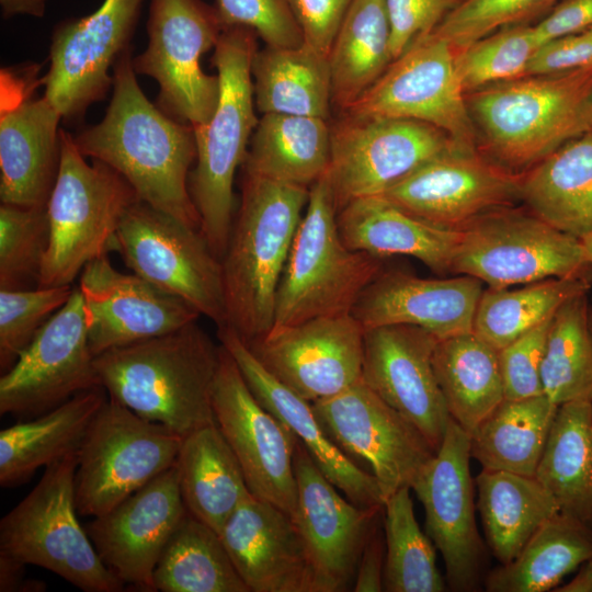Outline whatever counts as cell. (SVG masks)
Instances as JSON below:
<instances>
[{"instance_id": "6da1fadb", "label": "cell", "mask_w": 592, "mask_h": 592, "mask_svg": "<svg viewBox=\"0 0 592 592\" xmlns=\"http://www.w3.org/2000/svg\"><path fill=\"white\" fill-rule=\"evenodd\" d=\"M73 140L86 158L122 174L140 201L201 229L189 191L196 159L194 129L147 99L136 79L132 48L113 67V93L103 119Z\"/></svg>"}, {"instance_id": "7a4b0ae2", "label": "cell", "mask_w": 592, "mask_h": 592, "mask_svg": "<svg viewBox=\"0 0 592 592\" xmlns=\"http://www.w3.org/2000/svg\"><path fill=\"white\" fill-rule=\"evenodd\" d=\"M197 321L94 356L110 399L181 436L215 423L213 389L220 362Z\"/></svg>"}, {"instance_id": "3957f363", "label": "cell", "mask_w": 592, "mask_h": 592, "mask_svg": "<svg viewBox=\"0 0 592 592\" xmlns=\"http://www.w3.org/2000/svg\"><path fill=\"white\" fill-rule=\"evenodd\" d=\"M478 149L522 173L592 130V66L526 75L466 93Z\"/></svg>"}, {"instance_id": "277c9868", "label": "cell", "mask_w": 592, "mask_h": 592, "mask_svg": "<svg viewBox=\"0 0 592 592\" xmlns=\"http://www.w3.org/2000/svg\"><path fill=\"white\" fill-rule=\"evenodd\" d=\"M309 187L244 171L241 203L220 260L227 325L251 343L273 327L280 281Z\"/></svg>"}, {"instance_id": "5b68a950", "label": "cell", "mask_w": 592, "mask_h": 592, "mask_svg": "<svg viewBox=\"0 0 592 592\" xmlns=\"http://www.w3.org/2000/svg\"><path fill=\"white\" fill-rule=\"evenodd\" d=\"M257 37L254 31L241 26L221 31L212 58L219 79L218 102L210 119L193 127L196 166L190 172L189 191L201 231L219 260L234 225L235 174L259 122L251 72Z\"/></svg>"}, {"instance_id": "8992f818", "label": "cell", "mask_w": 592, "mask_h": 592, "mask_svg": "<svg viewBox=\"0 0 592 592\" xmlns=\"http://www.w3.org/2000/svg\"><path fill=\"white\" fill-rule=\"evenodd\" d=\"M337 216L326 172L309 187L280 281L272 329L352 312L361 294L384 269L383 259L345 246Z\"/></svg>"}, {"instance_id": "52a82bcc", "label": "cell", "mask_w": 592, "mask_h": 592, "mask_svg": "<svg viewBox=\"0 0 592 592\" xmlns=\"http://www.w3.org/2000/svg\"><path fill=\"white\" fill-rule=\"evenodd\" d=\"M139 197L128 181L99 160L90 164L61 129V159L46 205L49 243L37 286L70 285L92 260L114 249L115 235Z\"/></svg>"}, {"instance_id": "ba28073f", "label": "cell", "mask_w": 592, "mask_h": 592, "mask_svg": "<svg viewBox=\"0 0 592 592\" xmlns=\"http://www.w3.org/2000/svg\"><path fill=\"white\" fill-rule=\"evenodd\" d=\"M78 453L47 467L38 483L0 521V553L54 572L86 592H121L77 517Z\"/></svg>"}, {"instance_id": "9c48e42d", "label": "cell", "mask_w": 592, "mask_h": 592, "mask_svg": "<svg viewBox=\"0 0 592 592\" xmlns=\"http://www.w3.org/2000/svg\"><path fill=\"white\" fill-rule=\"evenodd\" d=\"M452 271L506 288L551 277L587 276L592 266L582 240L515 205L490 210L465 225Z\"/></svg>"}, {"instance_id": "30bf717a", "label": "cell", "mask_w": 592, "mask_h": 592, "mask_svg": "<svg viewBox=\"0 0 592 592\" xmlns=\"http://www.w3.org/2000/svg\"><path fill=\"white\" fill-rule=\"evenodd\" d=\"M183 436L107 398L78 452L79 515H102L172 467Z\"/></svg>"}, {"instance_id": "8fae6325", "label": "cell", "mask_w": 592, "mask_h": 592, "mask_svg": "<svg viewBox=\"0 0 592 592\" xmlns=\"http://www.w3.org/2000/svg\"><path fill=\"white\" fill-rule=\"evenodd\" d=\"M221 31L214 5L202 0H150L148 46L133 68L158 82L157 106L171 118L196 127L213 116L219 79L203 71L201 57Z\"/></svg>"}, {"instance_id": "7c38bea8", "label": "cell", "mask_w": 592, "mask_h": 592, "mask_svg": "<svg viewBox=\"0 0 592 592\" xmlns=\"http://www.w3.org/2000/svg\"><path fill=\"white\" fill-rule=\"evenodd\" d=\"M114 249L138 276L227 325L221 262L200 228L137 201L125 213Z\"/></svg>"}, {"instance_id": "4fadbf2b", "label": "cell", "mask_w": 592, "mask_h": 592, "mask_svg": "<svg viewBox=\"0 0 592 592\" xmlns=\"http://www.w3.org/2000/svg\"><path fill=\"white\" fill-rule=\"evenodd\" d=\"M327 171L338 212L348 203L380 196L421 164L457 146L428 123L340 113L330 123Z\"/></svg>"}, {"instance_id": "5bb4252c", "label": "cell", "mask_w": 592, "mask_h": 592, "mask_svg": "<svg viewBox=\"0 0 592 592\" xmlns=\"http://www.w3.org/2000/svg\"><path fill=\"white\" fill-rule=\"evenodd\" d=\"M413 119L433 125L459 147L478 149L455 50L433 32L415 39L344 112Z\"/></svg>"}, {"instance_id": "9a60e30c", "label": "cell", "mask_w": 592, "mask_h": 592, "mask_svg": "<svg viewBox=\"0 0 592 592\" xmlns=\"http://www.w3.org/2000/svg\"><path fill=\"white\" fill-rule=\"evenodd\" d=\"M80 291L37 331L0 378V413L37 417L99 387ZM102 387V386H101Z\"/></svg>"}, {"instance_id": "2e32d148", "label": "cell", "mask_w": 592, "mask_h": 592, "mask_svg": "<svg viewBox=\"0 0 592 592\" xmlns=\"http://www.w3.org/2000/svg\"><path fill=\"white\" fill-rule=\"evenodd\" d=\"M213 412L250 492L293 517L297 502L293 457L296 437L253 396L223 345L213 389Z\"/></svg>"}, {"instance_id": "e0dca14e", "label": "cell", "mask_w": 592, "mask_h": 592, "mask_svg": "<svg viewBox=\"0 0 592 592\" xmlns=\"http://www.w3.org/2000/svg\"><path fill=\"white\" fill-rule=\"evenodd\" d=\"M143 0H104L91 14L59 23L49 48L44 96L65 121L81 118L113 87L114 67L128 48Z\"/></svg>"}, {"instance_id": "ac0fdd59", "label": "cell", "mask_w": 592, "mask_h": 592, "mask_svg": "<svg viewBox=\"0 0 592 592\" xmlns=\"http://www.w3.org/2000/svg\"><path fill=\"white\" fill-rule=\"evenodd\" d=\"M38 67L1 70L0 200L2 204L46 207L61 159L60 113L35 98Z\"/></svg>"}, {"instance_id": "d6986e66", "label": "cell", "mask_w": 592, "mask_h": 592, "mask_svg": "<svg viewBox=\"0 0 592 592\" xmlns=\"http://www.w3.org/2000/svg\"><path fill=\"white\" fill-rule=\"evenodd\" d=\"M331 440L372 468L385 500L414 480L436 451L403 415L361 379L331 398L312 403Z\"/></svg>"}, {"instance_id": "ffe728a7", "label": "cell", "mask_w": 592, "mask_h": 592, "mask_svg": "<svg viewBox=\"0 0 592 592\" xmlns=\"http://www.w3.org/2000/svg\"><path fill=\"white\" fill-rule=\"evenodd\" d=\"M521 173L479 149L454 146L428 160L383 195L434 225L460 229L477 217L521 202Z\"/></svg>"}, {"instance_id": "44dd1931", "label": "cell", "mask_w": 592, "mask_h": 592, "mask_svg": "<svg viewBox=\"0 0 592 592\" xmlns=\"http://www.w3.org/2000/svg\"><path fill=\"white\" fill-rule=\"evenodd\" d=\"M470 457V435L451 419L440 448L411 487L424 509L425 533L443 557L447 587L462 592L476 590L485 559Z\"/></svg>"}, {"instance_id": "7402d4cb", "label": "cell", "mask_w": 592, "mask_h": 592, "mask_svg": "<svg viewBox=\"0 0 592 592\" xmlns=\"http://www.w3.org/2000/svg\"><path fill=\"white\" fill-rule=\"evenodd\" d=\"M365 329L352 312L271 329L244 343L282 384L314 403L362 379Z\"/></svg>"}, {"instance_id": "603a6c76", "label": "cell", "mask_w": 592, "mask_h": 592, "mask_svg": "<svg viewBox=\"0 0 592 592\" xmlns=\"http://www.w3.org/2000/svg\"><path fill=\"white\" fill-rule=\"evenodd\" d=\"M293 457L297 485L293 520L308 556L312 592L345 591L383 506L346 501L297 439Z\"/></svg>"}, {"instance_id": "cb8c5ba5", "label": "cell", "mask_w": 592, "mask_h": 592, "mask_svg": "<svg viewBox=\"0 0 592 592\" xmlns=\"http://www.w3.org/2000/svg\"><path fill=\"white\" fill-rule=\"evenodd\" d=\"M437 340L409 325L365 329L362 366L364 384L409 420L435 451L452 419L433 367Z\"/></svg>"}, {"instance_id": "d4e9b609", "label": "cell", "mask_w": 592, "mask_h": 592, "mask_svg": "<svg viewBox=\"0 0 592 592\" xmlns=\"http://www.w3.org/2000/svg\"><path fill=\"white\" fill-rule=\"evenodd\" d=\"M175 464L106 513L86 531L106 568L124 585L153 592V572L186 513Z\"/></svg>"}, {"instance_id": "484cf974", "label": "cell", "mask_w": 592, "mask_h": 592, "mask_svg": "<svg viewBox=\"0 0 592 592\" xmlns=\"http://www.w3.org/2000/svg\"><path fill=\"white\" fill-rule=\"evenodd\" d=\"M89 346L94 356L117 346L162 335L197 321L183 298L137 274L116 270L103 254L81 271Z\"/></svg>"}, {"instance_id": "4316f807", "label": "cell", "mask_w": 592, "mask_h": 592, "mask_svg": "<svg viewBox=\"0 0 592 592\" xmlns=\"http://www.w3.org/2000/svg\"><path fill=\"white\" fill-rule=\"evenodd\" d=\"M482 284L468 275L424 278L383 269L361 294L352 315L364 329L409 325L444 339L473 331Z\"/></svg>"}, {"instance_id": "83f0119b", "label": "cell", "mask_w": 592, "mask_h": 592, "mask_svg": "<svg viewBox=\"0 0 592 592\" xmlns=\"http://www.w3.org/2000/svg\"><path fill=\"white\" fill-rule=\"evenodd\" d=\"M219 343L235 360L258 401L305 446L321 473L348 500L363 508L383 506L373 474L364 471L328 435L312 403L276 379L228 325L217 328Z\"/></svg>"}, {"instance_id": "f1b7e54d", "label": "cell", "mask_w": 592, "mask_h": 592, "mask_svg": "<svg viewBox=\"0 0 592 592\" xmlns=\"http://www.w3.org/2000/svg\"><path fill=\"white\" fill-rule=\"evenodd\" d=\"M219 536L249 592H312L299 531L278 506L249 494Z\"/></svg>"}, {"instance_id": "f546056e", "label": "cell", "mask_w": 592, "mask_h": 592, "mask_svg": "<svg viewBox=\"0 0 592 592\" xmlns=\"http://www.w3.org/2000/svg\"><path fill=\"white\" fill-rule=\"evenodd\" d=\"M338 230L352 250L384 259L409 255L437 274L452 271L459 230L419 218L384 196H368L348 203L338 212Z\"/></svg>"}, {"instance_id": "4dcf8cb0", "label": "cell", "mask_w": 592, "mask_h": 592, "mask_svg": "<svg viewBox=\"0 0 592 592\" xmlns=\"http://www.w3.org/2000/svg\"><path fill=\"white\" fill-rule=\"evenodd\" d=\"M101 386L81 391L30 421L0 432V485L13 487L78 453L100 408L107 400Z\"/></svg>"}, {"instance_id": "1f68e13d", "label": "cell", "mask_w": 592, "mask_h": 592, "mask_svg": "<svg viewBox=\"0 0 592 592\" xmlns=\"http://www.w3.org/2000/svg\"><path fill=\"white\" fill-rule=\"evenodd\" d=\"M521 202L556 229L592 237V130L521 173Z\"/></svg>"}, {"instance_id": "d6a6232c", "label": "cell", "mask_w": 592, "mask_h": 592, "mask_svg": "<svg viewBox=\"0 0 592 592\" xmlns=\"http://www.w3.org/2000/svg\"><path fill=\"white\" fill-rule=\"evenodd\" d=\"M175 466L186 511L219 534L251 492L238 459L216 423L183 437Z\"/></svg>"}, {"instance_id": "836d02e7", "label": "cell", "mask_w": 592, "mask_h": 592, "mask_svg": "<svg viewBox=\"0 0 592 592\" xmlns=\"http://www.w3.org/2000/svg\"><path fill=\"white\" fill-rule=\"evenodd\" d=\"M254 103L262 114H289L330 121L332 88L328 56L314 47L257 50L251 65Z\"/></svg>"}, {"instance_id": "e575fe53", "label": "cell", "mask_w": 592, "mask_h": 592, "mask_svg": "<svg viewBox=\"0 0 592 592\" xmlns=\"http://www.w3.org/2000/svg\"><path fill=\"white\" fill-rule=\"evenodd\" d=\"M433 367L451 418L471 435L504 399L498 350L474 331L439 339Z\"/></svg>"}, {"instance_id": "d590c367", "label": "cell", "mask_w": 592, "mask_h": 592, "mask_svg": "<svg viewBox=\"0 0 592 592\" xmlns=\"http://www.w3.org/2000/svg\"><path fill=\"white\" fill-rule=\"evenodd\" d=\"M330 122L319 117L262 114L250 140L244 171L310 187L329 169Z\"/></svg>"}, {"instance_id": "8d00e7d4", "label": "cell", "mask_w": 592, "mask_h": 592, "mask_svg": "<svg viewBox=\"0 0 592 592\" xmlns=\"http://www.w3.org/2000/svg\"><path fill=\"white\" fill-rule=\"evenodd\" d=\"M487 545L500 565L514 560L559 508L535 476L483 469L475 479Z\"/></svg>"}, {"instance_id": "74e56055", "label": "cell", "mask_w": 592, "mask_h": 592, "mask_svg": "<svg viewBox=\"0 0 592 592\" xmlns=\"http://www.w3.org/2000/svg\"><path fill=\"white\" fill-rule=\"evenodd\" d=\"M535 477L560 513L592 527V401L558 407Z\"/></svg>"}, {"instance_id": "f35d334b", "label": "cell", "mask_w": 592, "mask_h": 592, "mask_svg": "<svg viewBox=\"0 0 592 592\" xmlns=\"http://www.w3.org/2000/svg\"><path fill=\"white\" fill-rule=\"evenodd\" d=\"M392 60L385 0H353L328 54L332 107L344 112Z\"/></svg>"}, {"instance_id": "ab89813d", "label": "cell", "mask_w": 592, "mask_h": 592, "mask_svg": "<svg viewBox=\"0 0 592 592\" xmlns=\"http://www.w3.org/2000/svg\"><path fill=\"white\" fill-rule=\"evenodd\" d=\"M592 557V527L557 513L530 538L517 557L492 570L488 592H545Z\"/></svg>"}, {"instance_id": "60d3db41", "label": "cell", "mask_w": 592, "mask_h": 592, "mask_svg": "<svg viewBox=\"0 0 592 592\" xmlns=\"http://www.w3.org/2000/svg\"><path fill=\"white\" fill-rule=\"evenodd\" d=\"M558 407L544 394L503 399L470 435V454L483 469L535 476Z\"/></svg>"}, {"instance_id": "b9f144b4", "label": "cell", "mask_w": 592, "mask_h": 592, "mask_svg": "<svg viewBox=\"0 0 592 592\" xmlns=\"http://www.w3.org/2000/svg\"><path fill=\"white\" fill-rule=\"evenodd\" d=\"M160 592H249L219 534L185 513L153 572Z\"/></svg>"}, {"instance_id": "7bdbcfd3", "label": "cell", "mask_w": 592, "mask_h": 592, "mask_svg": "<svg viewBox=\"0 0 592 592\" xmlns=\"http://www.w3.org/2000/svg\"><path fill=\"white\" fill-rule=\"evenodd\" d=\"M588 276L551 277L515 289H483L473 331L500 350L551 319L569 299L588 293Z\"/></svg>"}, {"instance_id": "ee69618b", "label": "cell", "mask_w": 592, "mask_h": 592, "mask_svg": "<svg viewBox=\"0 0 592 592\" xmlns=\"http://www.w3.org/2000/svg\"><path fill=\"white\" fill-rule=\"evenodd\" d=\"M540 378L544 395L557 406L592 401V330L588 293L566 301L554 316Z\"/></svg>"}, {"instance_id": "f6af8a7d", "label": "cell", "mask_w": 592, "mask_h": 592, "mask_svg": "<svg viewBox=\"0 0 592 592\" xmlns=\"http://www.w3.org/2000/svg\"><path fill=\"white\" fill-rule=\"evenodd\" d=\"M405 487L389 496L384 504L385 570L384 590L389 592H442L447 585L436 567L433 542L414 516Z\"/></svg>"}, {"instance_id": "bcb514c9", "label": "cell", "mask_w": 592, "mask_h": 592, "mask_svg": "<svg viewBox=\"0 0 592 592\" xmlns=\"http://www.w3.org/2000/svg\"><path fill=\"white\" fill-rule=\"evenodd\" d=\"M539 45L534 24H520L456 50L455 69L465 93L526 76Z\"/></svg>"}, {"instance_id": "7dc6e473", "label": "cell", "mask_w": 592, "mask_h": 592, "mask_svg": "<svg viewBox=\"0 0 592 592\" xmlns=\"http://www.w3.org/2000/svg\"><path fill=\"white\" fill-rule=\"evenodd\" d=\"M49 243L46 207L0 206V289L37 286Z\"/></svg>"}, {"instance_id": "c3c4849f", "label": "cell", "mask_w": 592, "mask_h": 592, "mask_svg": "<svg viewBox=\"0 0 592 592\" xmlns=\"http://www.w3.org/2000/svg\"><path fill=\"white\" fill-rule=\"evenodd\" d=\"M75 287L0 289V367L4 373L37 331L70 299Z\"/></svg>"}, {"instance_id": "681fc988", "label": "cell", "mask_w": 592, "mask_h": 592, "mask_svg": "<svg viewBox=\"0 0 592 592\" xmlns=\"http://www.w3.org/2000/svg\"><path fill=\"white\" fill-rule=\"evenodd\" d=\"M560 0H465L433 31L447 41L454 50L503 27L534 24Z\"/></svg>"}, {"instance_id": "f907efd6", "label": "cell", "mask_w": 592, "mask_h": 592, "mask_svg": "<svg viewBox=\"0 0 592 592\" xmlns=\"http://www.w3.org/2000/svg\"><path fill=\"white\" fill-rule=\"evenodd\" d=\"M214 8L223 30L236 26L250 29L269 47L304 44L287 0H216Z\"/></svg>"}, {"instance_id": "816d5d0a", "label": "cell", "mask_w": 592, "mask_h": 592, "mask_svg": "<svg viewBox=\"0 0 592 592\" xmlns=\"http://www.w3.org/2000/svg\"><path fill=\"white\" fill-rule=\"evenodd\" d=\"M553 318L498 350L504 399L544 394L540 368Z\"/></svg>"}, {"instance_id": "f5cc1de1", "label": "cell", "mask_w": 592, "mask_h": 592, "mask_svg": "<svg viewBox=\"0 0 592 592\" xmlns=\"http://www.w3.org/2000/svg\"><path fill=\"white\" fill-rule=\"evenodd\" d=\"M465 0H385L392 58L415 39L432 33Z\"/></svg>"}, {"instance_id": "db71d44e", "label": "cell", "mask_w": 592, "mask_h": 592, "mask_svg": "<svg viewBox=\"0 0 592 592\" xmlns=\"http://www.w3.org/2000/svg\"><path fill=\"white\" fill-rule=\"evenodd\" d=\"M304 43L327 55L353 0H287Z\"/></svg>"}, {"instance_id": "11a10c76", "label": "cell", "mask_w": 592, "mask_h": 592, "mask_svg": "<svg viewBox=\"0 0 592 592\" xmlns=\"http://www.w3.org/2000/svg\"><path fill=\"white\" fill-rule=\"evenodd\" d=\"M591 66L592 27L540 44L527 75L560 73Z\"/></svg>"}, {"instance_id": "9f6ffc18", "label": "cell", "mask_w": 592, "mask_h": 592, "mask_svg": "<svg viewBox=\"0 0 592 592\" xmlns=\"http://www.w3.org/2000/svg\"><path fill=\"white\" fill-rule=\"evenodd\" d=\"M592 27V0H560L539 22L535 35L543 44Z\"/></svg>"}, {"instance_id": "6f0895ef", "label": "cell", "mask_w": 592, "mask_h": 592, "mask_svg": "<svg viewBox=\"0 0 592 592\" xmlns=\"http://www.w3.org/2000/svg\"><path fill=\"white\" fill-rule=\"evenodd\" d=\"M373 528L362 551L353 591L379 592L384 590L385 539L380 531Z\"/></svg>"}, {"instance_id": "680465c9", "label": "cell", "mask_w": 592, "mask_h": 592, "mask_svg": "<svg viewBox=\"0 0 592 592\" xmlns=\"http://www.w3.org/2000/svg\"><path fill=\"white\" fill-rule=\"evenodd\" d=\"M26 565L0 553V591H22L26 579H24V567Z\"/></svg>"}, {"instance_id": "91938a15", "label": "cell", "mask_w": 592, "mask_h": 592, "mask_svg": "<svg viewBox=\"0 0 592 592\" xmlns=\"http://www.w3.org/2000/svg\"><path fill=\"white\" fill-rule=\"evenodd\" d=\"M2 16L15 15L42 18L45 13V0H0Z\"/></svg>"}, {"instance_id": "94428289", "label": "cell", "mask_w": 592, "mask_h": 592, "mask_svg": "<svg viewBox=\"0 0 592 592\" xmlns=\"http://www.w3.org/2000/svg\"><path fill=\"white\" fill-rule=\"evenodd\" d=\"M555 592H592V557L581 567L578 574L568 583L556 588Z\"/></svg>"}, {"instance_id": "6125c7cd", "label": "cell", "mask_w": 592, "mask_h": 592, "mask_svg": "<svg viewBox=\"0 0 592 592\" xmlns=\"http://www.w3.org/2000/svg\"><path fill=\"white\" fill-rule=\"evenodd\" d=\"M582 243L585 250V255L590 264L592 265V237L582 239Z\"/></svg>"}, {"instance_id": "be15d7a7", "label": "cell", "mask_w": 592, "mask_h": 592, "mask_svg": "<svg viewBox=\"0 0 592 592\" xmlns=\"http://www.w3.org/2000/svg\"><path fill=\"white\" fill-rule=\"evenodd\" d=\"M590 325H591V330H592V310H590Z\"/></svg>"}]
</instances>
